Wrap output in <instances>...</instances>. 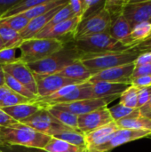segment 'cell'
Here are the masks:
<instances>
[{
  "label": "cell",
  "mask_w": 151,
  "mask_h": 152,
  "mask_svg": "<svg viewBox=\"0 0 151 152\" xmlns=\"http://www.w3.org/2000/svg\"><path fill=\"white\" fill-rule=\"evenodd\" d=\"M52 136L38 133L20 123L8 127H0V146H21L43 150Z\"/></svg>",
  "instance_id": "cell-1"
},
{
  "label": "cell",
  "mask_w": 151,
  "mask_h": 152,
  "mask_svg": "<svg viewBox=\"0 0 151 152\" xmlns=\"http://www.w3.org/2000/svg\"><path fill=\"white\" fill-rule=\"evenodd\" d=\"M83 53L78 52L73 45L72 41L66 43L64 47L50 56L27 64L31 71L39 75H53L60 72L65 67L79 61Z\"/></svg>",
  "instance_id": "cell-2"
},
{
  "label": "cell",
  "mask_w": 151,
  "mask_h": 152,
  "mask_svg": "<svg viewBox=\"0 0 151 152\" xmlns=\"http://www.w3.org/2000/svg\"><path fill=\"white\" fill-rule=\"evenodd\" d=\"M141 53H142L129 47L122 51L98 54H84L80 61L87 69L96 73L103 69L134 63Z\"/></svg>",
  "instance_id": "cell-3"
},
{
  "label": "cell",
  "mask_w": 151,
  "mask_h": 152,
  "mask_svg": "<svg viewBox=\"0 0 151 152\" xmlns=\"http://www.w3.org/2000/svg\"><path fill=\"white\" fill-rule=\"evenodd\" d=\"M64 45V42L57 39L32 38L25 40L19 45L20 60L26 64L36 62L60 51Z\"/></svg>",
  "instance_id": "cell-4"
},
{
  "label": "cell",
  "mask_w": 151,
  "mask_h": 152,
  "mask_svg": "<svg viewBox=\"0 0 151 152\" xmlns=\"http://www.w3.org/2000/svg\"><path fill=\"white\" fill-rule=\"evenodd\" d=\"M72 44L78 52L83 53V55L98 54L127 49L114 39L109 32L75 39L72 41Z\"/></svg>",
  "instance_id": "cell-5"
},
{
  "label": "cell",
  "mask_w": 151,
  "mask_h": 152,
  "mask_svg": "<svg viewBox=\"0 0 151 152\" xmlns=\"http://www.w3.org/2000/svg\"><path fill=\"white\" fill-rule=\"evenodd\" d=\"M110 24H111L110 16L103 6L101 10L82 20L79 22L75 34L74 40L101 34V33L109 32Z\"/></svg>",
  "instance_id": "cell-6"
},
{
  "label": "cell",
  "mask_w": 151,
  "mask_h": 152,
  "mask_svg": "<svg viewBox=\"0 0 151 152\" xmlns=\"http://www.w3.org/2000/svg\"><path fill=\"white\" fill-rule=\"evenodd\" d=\"M20 123L49 136H53L56 133L69 128L55 119L44 108H42L29 118L21 120Z\"/></svg>",
  "instance_id": "cell-7"
},
{
  "label": "cell",
  "mask_w": 151,
  "mask_h": 152,
  "mask_svg": "<svg viewBox=\"0 0 151 152\" xmlns=\"http://www.w3.org/2000/svg\"><path fill=\"white\" fill-rule=\"evenodd\" d=\"M151 133L147 131H139V130H130V129H118L113 133L108 141L95 148H93L85 152H109L111 150L121 146L123 144L145 138L150 135Z\"/></svg>",
  "instance_id": "cell-8"
},
{
  "label": "cell",
  "mask_w": 151,
  "mask_h": 152,
  "mask_svg": "<svg viewBox=\"0 0 151 152\" xmlns=\"http://www.w3.org/2000/svg\"><path fill=\"white\" fill-rule=\"evenodd\" d=\"M80 19L78 17H73L69 20L62 21L59 24L48 29H43L36 35L34 38H48V39H57L62 42L69 43L74 40L75 34Z\"/></svg>",
  "instance_id": "cell-9"
},
{
  "label": "cell",
  "mask_w": 151,
  "mask_h": 152,
  "mask_svg": "<svg viewBox=\"0 0 151 152\" xmlns=\"http://www.w3.org/2000/svg\"><path fill=\"white\" fill-rule=\"evenodd\" d=\"M34 77L36 84L37 89V99H42L50 96L51 94L57 92L59 89L74 84L83 83L82 81L72 80L57 74L53 75H39L34 73Z\"/></svg>",
  "instance_id": "cell-10"
},
{
  "label": "cell",
  "mask_w": 151,
  "mask_h": 152,
  "mask_svg": "<svg viewBox=\"0 0 151 152\" xmlns=\"http://www.w3.org/2000/svg\"><path fill=\"white\" fill-rule=\"evenodd\" d=\"M120 96H109L105 98H92V99H85L81 101H77L69 103H62V104H57L52 107H56L61 110H68L77 117L85 115L88 113H91L94 110H97L99 109L107 107L109 103L119 98Z\"/></svg>",
  "instance_id": "cell-11"
},
{
  "label": "cell",
  "mask_w": 151,
  "mask_h": 152,
  "mask_svg": "<svg viewBox=\"0 0 151 152\" xmlns=\"http://www.w3.org/2000/svg\"><path fill=\"white\" fill-rule=\"evenodd\" d=\"M134 69V63L114 67L107 69H103L93 74L88 80L90 83L95 82H110L130 85L132 80V75Z\"/></svg>",
  "instance_id": "cell-12"
},
{
  "label": "cell",
  "mask_w": 151,
  "mask_h": 152,
  "mask_svg": "<svg viewBox=\"0 0 151 152\" xmlns=\"http://www.w3.org/2000/svg\"><path fill=\"white\" fill-rule=\"evenodd\" d=\"M122 14L132 28L139 23L150 21L151 0L125 1Z\"/></svg>",
  "instance_id": "cell-13"
},
{
  "label": "cell",
  "mask_w": 151,
  "mask_h": 152,
  "mask_svg": "<svg viewBox=\"0 0 151 152\" xmlns=\"http://www.w3.org/2000/svg\"><path fill=\"white\" fill-rule=\"evenodd\" d=\"M112 121L113 119L109 111V108L104 107L91 113L79 116L77 119V129L85 134L108 125Z\"/></svg>",
  "instance_id": "cell-14"
},
{
  "label": "cell",
  "mask_w": 151,
  "mask_h": 152,
  "mask_svg": "<svg viewBox=\"0 0 151 152\" xmlns=\"http://www.w3.org/2000/svg\"><path fill=\"white\" fill-rule=\"evenodd\" d=\"M3 69L4 73L13 77L15 80L20 82L21 85H23L26 88H28L30 92L37 96V89L34 77V73L25 62L19 60L13 63L4 66Z\"/></svg>",
  "instance_id": "cell-15"
},
{
  "label": "cell",
  "mask_w": 151,
  "mask_h": 152,
  "mask_svg": "<svg viewBox=\"0 0 151 152\" xmlns=\"http://www.w3.org/2000/svg\"><path fill=\"white\" fill-rule=\"evenodd\" d=\"M131 32L132 27L123 14L111 21L109 29V35L126 48H129L134 45L131 38Z\"/></svg>",
  "instance_id": "cell-16"
},
{
  "label": "cell",
  "mask_w": 151,
  "mask_h": 152,
  "mask_svg": "<svg viewBox=\"0 0 151 152\" xmlns=\"http://www.w3.org/2000/svg\"><path fill=\"white\" fill-rule=\"evenodd\" d=\"M118 126L115 121L110 122L108 125H105L98 129H95L90 133L85 134V151L93 148L98 147L105 143L110 135L118 130Z\"/></svg>",
  "instance_id": "cell-17"
},
{
  "label": "cell",
  "mask_w": 151,
  "mask_h": 152,
  "mask_svg": "<svg viewBox=\"0 0 151 152\" xmlns=\"http://www.w3.org/2000/svg\"><path fill=\"white\" fill-rule=\"evenodd\" d=\"M68 3V2H67ZM65 3V4H67ZM64 4H61V5H59L55 8H53V10L49 11L48 12L44 13V14H42L40 16H37L32 20H29L28 26L25 28L24 30H22L20 33V36L22 39V41H25V40H28V39H32L36 37V35L37 33H39L45 26L46 24L50 21V20L53 18V16L64 5Z\"/></svg>",
  "instance_id": "cell-18"
},
{
  "label": "cell",
  "mask_w": 151,
  "mask_h": 152,
  "mask_svg": "<svg viewBox=\"0 0 151 152\" xmlns=\"http://www.w3.org/2000/svg\"><path fill=\"white\" fill-rule=\"evenodd\" d=\"M94 98L93 93V88H92V84L88 81L77 84L74 88L64 97L58 99L54 101L53 102L50 103L46 107H52L57 104H62V103H69L77 101H81V100H85V99H92ZM44 107V108H46Z\"/></svg>",
  "instance_id": "cell-19"
},
{
  "label": "cell",
  "mask_w": 151,
  "mask_h": 152,
  "mask_svg": "<svg viewBox=\"0 0 151 152\" xmlns=\"http://www.w3.org/2000/svg\"><path fill=\"white\" fill-rule=\"evenodd\" d=\"M118 128L147 131L151 133V118L142 115L137 109L132 115L116 121Z\"/></svg>",
  "instance_id": "cell-20"
},
{
  "label": "cell",
  "mask_w": 151,
  "mask_h": 152,
  "mask_svg": "<svg viewBox=\"0 0 151 152\" xmlns=\"http://www.w3.org/2000/svg\"><path fill=\"white\" fill-rule=\"evenodd\" d=\"M94 98H105L109 96H120L121 94L130 86L127 84L110 83V82H95L91 83Z\"/></svg>",
  "instance_id": "cell-21"
},
{
  "label": "cell",
  "mask_w": 151,
  "mask_h": 152,
  "mask_svg": "<svg viewBox=\"0 0 151 152\" xmlns=\"http://www.w3.org/2000/svg\"><path fill=\"white\" fill-rule=\"evenodd\" d=\"M93 74H95V73L93 71L90 70L89 69H87L82 63V61L80 60L65 67L63 69H61L60 72L57 73V75H59L61 77H66L69 79H72V80L82 81V82L88 81L89 78Z\"/></svg>",
  "instance_id": "cell-22"
},
{
  "label": "cell",
  "mask_w": 151,
  "mask_h": 152,
  "mask_svg": "<svg viewBox=\"0 0 151 152\" xmlns=\"http://www.w3.org/2000/svg\"><path fill=\"white\" fill-rule=\"evenodd\" d=\"M42 107L37 102H28L14 105L12 107L3 108V111L5 112L9 117L20 123L21 120L26 119L41 110Z\"/></svg>",
  "instance_id": "cell-23"
},
{
  "label": "cell",
  "mask_w": 151,
  "mask_h": 152,
  "mask_svg": "<svg viewBox=\"0 0 151 152\" xmlns=\"http://www.w3.org/2000/svg\"><path fill=\"white\" fill-rule=\"evenodd\" d=\"M47 111L61 124L65 126L66 127L71 129H77V119L78 117L68 110H61L56 107H46L44 108Z\"/></svg>",
  "instance_id": "cell-24"
},
{
  "label": "cell",
  "mask_w": 151,
  "mask_h": 152,
  "mask_svg": "<svg viewBox=\"0 0 151 152\" xmlns=\"http://www.w3.org/2000/svg\"><path fill=\"white\" fill-rule=\"evenodd\" d=\"M67 2L68 1H65V0H44L41 4L30 8L29 10H28L25 12L20 13V14H22L28 20H30L37 16H40L42 14L48 12L49 11L53 10V8H55L59 5L64 4Z\"/></svg>",
  "instance_id": "cell-25"
},
{
  "label": "cell",
  "mask_w": 151,
  "mask_h": 152,
  "mask_svg": "<svg viewBox=\"0 0 151 152\" xmlns=\"http://www.w3.org/2000/svg\"><path fill=\"white\" fill-rule=\"evenodd\" d=\"M52 137L61 140V141H64V142H69V143H70L72 145L85 149V135L78 129L66 128L64 130H61V131L56 133Z\"/></svg>",
  "instance_id": "cell-26"
},
{
  "label": "cell",
  "mask_w": 151,
  "mask_h": 152,
  "mask_svg": "<svg viewBox=\"0 0 151 152\" xmlns=\"http://www.w3.org/2000/svg\"><path fill=\"white\" fill-rule=\"evenodd\" d=\"M28 102H35L26 99L13 93L5 86H0V109L12 107L22 103H28Z\"/></svg>",
  "instance_id": "cell-27"
},
{
  "label": "cell",
  "mask_w": 151,
  "mask_h": 152,
  "mask_svg": "<svg viewBox=\"0 0 151 152\" xmlns=\"http://www.w3.org/2000/svg\"><path fill=\"white\" fill-rule=\"evenodd\" d=\"M0 37L4 45V48L19 46L22 39L18 32L11 28L7 24L0 20Z\"/></svg>",
  "instance_id": "cell-28"
},
{
  "label": "cell",
  "mask_w": 151,
  "mask_h": 152,
  "mask_svg": "<svg viewBox=\"0 0 151 152\" xmlns=\"http://www.w3.org/2000/svg\"><path fill=\"white\" fill-rule=\"evenodd\" d=\"M4 85L6 87H8L13 93H15L26 99H28L30 101L36 102L38 98L36 94H34L32 92H30L28 88H26L23 85H21L20 82H18L17 80H15L13 77H12L11 76H9L6 73H4Z\"/></svg>",
  "instance_id": "cell-29"
},
{
  "label": "cell",
  "mask_w": 151,
  "mask_h": 152,
  "mask_svg": "<svg viewBox=\"0 0 151 152\" xmlns=\"http://www.w3.org/2000/svg\"><path fill=\"white\" fill-rule=\"evenodd\" d=\"M44 151L45 152H85V149L52 137Z\"/></svg>",
  "instance_id": "cell-30"
},
{
  "label": "cell",
  "mask_w": 151,
  "mask_h": 152,
  "mask_svg": "<svg viewBox=\"0 0 151 152\" xmlns=\"http://www.w3.org/2000/svg\"><path fill=\"white\" fill-rule=\"evenodd\" d=\"M44 0H20L16 4H14L12 8H10L4 14H3L0 18H6L10 16L18 15L25 12L30 8L41 4Z\"/></svg>",
  "instance_id": "cell-31"
},
{
  "label": "cell",
  "mask_w": 151,
  "mask_h": 152,
  "mask_svg": "<svg viewBox=\"0 0 151 152\" xmlns=\"http://www.w3.org/2000/svg\"><path fill=\"white\" fill-rule=\"evenodd\" d=\"M151 33V23L150 21H145L139 23L132 28L131 38L134 45L147 39Z\"/></svg>",
  "instance_id": "cell-32"
},
{
  "label": "cell",
  "mask_w": 151,
  "mask_h": 152,
  "mask_svg": "<svg viewBox=\"0 0 151 152\" xmlns=\"http://www.w3.org/2000/svg\"><path fill=\"white\" fill-rule=\"evenodd\" d=\"M138 88L133 86H129L120 95L119 103L131 108V109H137V102H138Z\"/></svg>",
  "instance_id": "cell-33"
},
{
  "label": "cell",
  "mask_w": 151,
  "mask_h": 152,
  "mask_svg": "<svg viewBox=\"0 0 151 152\" xmlns=\"http://www.w3.org/2000/svg\"><path fill=\"white\" fill-rule=\"evenodd\" d=\"M75 17L69 5V1L67 4H65L53 16V18L50 20V21L46 24V26L43 28V29H48L52 27H53L56 24H59L62 21H65L67 20H69L71 18ZM42 29V30H43Z\"/></svg>",
  "instance_id": "cell-34"
},
{
  "label": "cell",
  "mask_w": 151,
  "mask_h": 152,
  "mask_svg": "<svg viewBox=\"0 0 151 152\" xmlns=\"http://www.w3.org/2000/svg\"><path fill=\"white\" fill-rule=\"evenodd\" d=\"M2 21H4L5 24H7L11 28L18 32L19 34L25 29V28L28 26L29 20L24 17L22 14H18L14 16H10L6 18H0Z\"/></svg>",
  "instance_id": "cell-35"
},
{
  "label": "cell",
  "mask_w": 151,
  "mask_h": 152,
  "mask_svg": "<svg viewBox=\"0 0 151 152\" xmlns=\"http://www.w3.org/2000/svg\"><path fill=\"white\" fill-rule=\"evenodd\" d=\"M104 4L105 1L101 0H83V13L81 20L101 10L104 6Z\"/></svg>",
  "instance_id": "cell-36"
},
{
  "label": "cell",
  "mask_w": 151,
  "mask_h": 152,
  "mask_svg": "<svg viewBox=\"0 0 151 152\" xmlns=\"http://www.w3.org/2000/svg\"><path fill=\"white\" fill-rule=\"evenodd\" d=\"M125 4L124 0H107L104 4V9L110 16L111 21L122 15L123 8Z\"/></svg>",
  "instance_id": "cell-37"
},
{
  "label": "cell",
  "mask_w": 151,
  "mask_h": 152,
  "mask_svg": "<svg viewBox=\"0 0 151 152\" xmlns=\"http://www.w3.org/2000/svg\"><path fill=\"white\" fill-rule=\"evenodd\" d=\"M18 52H20L19 46L2 49L0 51V66L4 67L19 61L20 57L18 56Z\"/></svg>",
  "instance_id": "cell-38"
},
{
  "label": "cell",
  "mask_w": 151,
  "mask_h": 152,
  "mask_svg": "<svg viewBox=\"0 0 151 152\" xmlns=\"http://www.w3.org/2000/svg\"><path fill=\"white\" fill-rule=\"evenodd\" d=\"M137 109H131L128 107H125L120 103H117V105L109 108V111L111 115V118L113 121H118L122 118H125L130 115H132L133 112L136 111Z\"/></svg>",
  "instance_id": "cell-39"
},
{
  "label": "cell",
  "mask_w": 151,
  "mask_h": 152,
  "mask_svg": "<svg viewBox=\"0 0 151 152\" xmlns=\"http://www.w3.org/2000/svg\"><path fill=\"white\" fill-rule=\"evenodd\" d=\"M130 86H135L137 88H149L151 87V75L138 77L131 80Z\"/></svg>",
  "instance_id": "cell-40"
},
{
  "label": "cell",
  "mask_w": 151,
  "mask_h": 152,
  "mask_svg": "<svg viewBox=\"0 0 151 152\" xmlns=\"http://www.w3.org/2000/svg\"><path fill=\"white\" fill-rule=\"evenodd\" d=\"M149 99H150V87L149 88H140L138 90L137 109H141V108L144 107L149 102Z\"/></svg>",
  "instance_id": "cell-41"
},
{
  "label": "cell",
  "mask_w": 151,
  "mask_h": 152,
  "mask_svg": "<svg viewBox=\"0 0 151 152\" xmlns=\"http://www.w3.org/2000/svg\"><path fill=\"white\" fill-rule=\"evenodd\" d=\"M69 5L75 17H78L81 20L83 13V1L82 0H70L69 1Z\"/></svg>",
  "instance_id": "cell-42"
},
{
  "label": "cell",
  "mask_w": 151,
  "mask_h": 152,
  "mask_svg": "<svg viewBox=\"0 0 151 152\" xmlns=\"http://www.w3.org/2000/svg\"><path fill=\"white\" fill-rule=\"evenodd\" d=\"M148 75H151V64L134 66V69L132 75V79L138 77L148 76Z\"/></svg>",
  "instance_id": "cell-43"
},
{
  "label": "cell",
  "mask_w": 151,
  "mask_h": 152,
  "mask_svg": "<svg viewBox=\"0 0 151 152\" xmlns=\"http://www.w3.org/2000/svg\"><path fill=\"white\" fill-rule=\"evenodd\" d=\"M18 122H16L14 119L9 117L5 112L3 111L2 109H0V127H8Z\"/></svg>",
  "instance_id": "cell-44"
},
{
  "label": "cell",
  "mask_w": 151,
  "mask_h": 152,
  "mask_svg": "<svg viewBox=\"0 0 151 152\" xmlns=\"http://www.w3.org/2000/svg\"><path fill=\"white\" fill-rule=\"evenodd\" d=\"M130 48H133L141 53H146V52H151V38L146 39L142 42L137 43L131 46Z\"/></svg>",
  "instance_id": "cell-45"
},
{
  "label": "cell",
  "mask_w": 151,
  "mask_h": 152,
  "mask_svg": "<svg viewBox=\"0 0 151 152\" xmlns=\"http://www.w3.org/2000/svg\"><path fill=\"white\" fill-rule=\"evenodd\" d=\"M146 64H151V52L141 53L134 61V66H141Z\"/></svg>",
  "instance_id": "cell-46"
},
{
  "label": "cell",
  "mask_w": 151,
  "mask_h": 152,
  "mask_svg": "<svg viewBox=\"0 0 151 152\" xmlns=\"http://www.w3.org/2000/svg\"><path fill=\"white\" fill-rule=\"evenodd\" d=\"M19 1L20 0H0V17Z\"/></svg>",
  "instance_id": "cell-47"
},
{
  "label": "cell",
  "mask_w": 151,
  "mask_h": 152,
  "mask_svg": "<svg viewBox=\"0 0 151 152\" xmlns=\"http://www.w3.org/2000/svg\"><path fill=\"white\" fill-rule=\"evenodd\" d=\"M140 110V112L142 115H145L147 117H150L151 115V87H150V99H149V102L142 108L138 109Z\"/></svg>",
  "instance_id": "cell-48"
},
{
  "label": "cell",
  "mask_w": 151,
  "mask_h": 152,
  "mask_svg": "<svg viewBox=\"0 0 151 152\" xmlns=\"http://www.w3.org/2000/svg\"><path fill=\"white\" fill-rule=\"evenodd\" d=\"M4 71L2 66H0V86H4Z\"/></svg>",
  "instance_id": "cell-49"
},
{
  "label": "cell",
  "mask_w": 151,
  "mask_h": 152,
  "mask_svg": "<svg viewBox=\"0 0 151 152\" xmlns=\"http://www.w3.org/2000/svg\"><path fill=\"white\" fill-rule=\"evenodd\" d=\"M4 43H3L1 37H0V51H1L2 49H4Z\"/></svg>",
  "instance_id": "cell-50"
},
{
  "label": "cell",
  "mask_w": 151,
  "mask_h": 152,
  "mask_svg": "<svg viewBox=\"0 0 151 152\" xmlns=\"http://www.w3.org/2000/svg\"><path fill=\"white\" fill-rule=\"evenodd\" d=\"M150 118H151V115H150ZM148 138H150V139H151V134H150V135H149V136H148Z\"/></svg>",
  "instance_id": "cell-51"
},
{
  "label": "cell",
  "mask_w": 151,
  "mask_h": 152,
  "mask_svg": "<svg viewBox=\"0 0 151 152\" xmlns=\"http://www.w3.org/2000/svg\"><path fill=\"white\" fill-rule=\"evenodd\" d=\"M150 23H151V20H150Z\"/></svg>",
  "instance_id": "cell-52"
},
{
  "label": "cell",
  "mask_w": 151,
  "mask_h": 152,
  "mask_svg": "<svg viewBox=\"0 0 151 152\" xmlns=\"http://www.w3.org/2000/svg\"><path fill=\"white\" fill-rule=\"evenodd\" d=\"M0 152H3V151H0Z\"/></svg>",
  "instance_id": "cell-53"
}]
</instances>
